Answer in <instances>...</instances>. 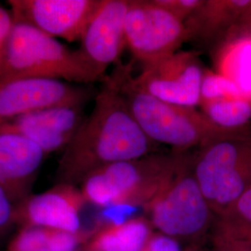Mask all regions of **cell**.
<instances>
[{"label":"cell","mask_w":251,"mask_h":251,"mask_svg":"<svg viewBox=\"0 0 251 251\" xmlns=\"http://www.w3.org/2000/svg\"><path fill=\"white\" fill-rule=\"evenodd\" d=\"M152 235L150 223L131 218L122 224L106 223L93 230L84 249L92 251H143Z\"/></svg>","instance_id":"e0dca14e"},{"label":"cell","mask_w":251,"mask_h":251,"mask_svg":"<svg viewBox=\"0 0 251 251\" xmlns=\"http://www.w3.org/2000/svg\"><path fill=\"white\" fill-rule=\"evenodd\" d=\"M92 85L18 77L0 81V126L36 111L56 106H85L95 97Z\"/></svg>","instance_id":"ba28073f"},{"label":"cell","mask_w":251,"mask_h":251,"mask_svg":"<svg viewBox=\"0 0 251 251\" xmlns=\"http://www.w3.org/2000/svg\"><path fill=\"white\" fill-rule=\"evenodd\" d=\"M213 228L251 240V188L216 218Z\"/></svg>","instance_id":"ffe728a7"},{"label":"cell","mask_w":251,"mask_h":251,"mask_svg":"<svg viewBox=\"0 0 251 251\" xmlns=\"http://www.w3.org/2000/svg\"><path fill=\"white\" fill-rule=\"evenodd\" d=\"M215 125L234 132H251V101L243 97H227L199 105Z\"/></svg>","instance_id":"d6986e66"},{"label":"cell","mask_w":251,"mask_h":251,"mask_svg":"<svg viewBox=\"0 0 251 251\" xmlns=\"http://www.w3.org/2000/svg\"><path fill=\"white\" fill-rule=\"evenodd\" d=\"M47 156L25 137L0 128V186L15 205L33 194Z\"/></svg>","instance_id":"5bb4252c"},{"label":"cell","mask_w":251,"mask_h":251,"mask_svg":"<svg viewBox=\"0 0 251 251\" xmlns=\"http://www.w3.org/2000/svg\"><path fill=\"white\" fill-rule=\"evenodd\" d=\"M143 251H181L179 241L164 233H152Z\"/></svg>","instance_id":"cb8c5ba5"},{"label":"cell","mask_w":251,"mask_h":251,"mask_svg":"<svg viewBox=\"0 0 251 251\" xmlns=\"http://www.w3.org/2000/svg\"><path fill=\"white\" fill-rule=\"evenodd\" d=\"M92 233L93 230L70 233L43 227H20L4 251H77Z\"/></svg>","instance_id":"ac0fdd59"},{"label":"cell","mask_w":251,"mask_h":251,"mask_svg":"<svg viewBox=\"0 0 251 251\" xmlns=\"http://www.w3.org/2000/svg\"><path fill=\"white\" fill-rule=\"evenodd\" d=\"M181 152H152L117 162L92 172L79 185L87 203L112 206H145L151 202L176 171Z\"/></svg>","instance_id":"277c9868"},{"label":"cell","mask_w":251,"mask_h":251,"mask_svg":"<svg viewBox=\"0 0 251 251\" xmlns=\"http://www.w3.org/2000/svg\"><path fill=\"white\" fill-rule=\"evenodd\" d=\"M13 19L9 10L0 5V62L13 28Z\"/></svg>","instance_id":"484cf974"},{"label":"cell","mask_w":251,"mask_h":251,"mask_svg":"<svg viewBox=\"0 0 251 251\" xmlns=\"http://www.w3.org/2000/svg\"><path fill=\"white\" fill-rule=\"evenodd\" d=\"M236 36L251 37V6L250 9L244 13V15L237 22V24L230 30V32L227 34V36H225L224 40L231 37H236Z\"/></svg>","instance_id":"4316f807"},{"label":"cell","mask_w":251,"mask_h":251,"mask_svg":"<svg viewBox=\"0 0 251 251\" xmlns=\"http://www.w3.org/2000/svg\"><path fill=\"white\" fill-rule=\"evenodd\" d=\"M214 70L231 81L241 97L251 101V37L227 38L213 53Z\"/></svg>","instance_id":"2e32d148"},{"label":"cell","mask_w":251,"mask_h":251,"mask_svg":"<svg viewBox=\"0 0 251 251\" xmlns=\"http://www.w3.org/2000/svg\"><path fill=\"white\" fill-rule=\"evenodd\" d=\"M84 251H89V250H86V249H84Z\"/></svg>","instance_id":"f546056e"},{"label":"cell","mask_w":251,"mask_h":251,"mask_svg":"<svg viewBox=\"0 0 251 251\" xmlns=\"http://www.w3.org/2000/svg\"><path fill=\"white\" fill-rule=\"evenodd\" d=\"M155 145L132 117L111 73L101 80L90 115L63 151L56 183L79 187L92 172L152 153Z\"/></svg>","instance_id":"6da1fadb"},{"label":"cell","mask_w":251,"mask_h":251,"mask_svg":"<svg viewBox=\"0 0 251 251\" xmlns=\"http://www.w3.org/2000/svg\"><path fill=\"white\" fill-rule=\"evenodd\" d=\"M126 104L144 134L153 143L167 144L176 152L199 150L217 141L251 132L230 131L212 123L196 107L173 104L139 89L130 65L117 63L112 71Z\"/></svg>","instance_id":"7a4b0ae2"},{"label":"cell","mask_w":251,"mask_h":251,"mask_svg":"<svg viewBox=\"0 0 251 251\" xmlns=\"http://www.w3.org/2000/svg\"><path fill=\"white\" fill-rule=\"evenodd\" d=\"M199 251L198 250H197L195 247L194 248H192V249H189L188 251Z\"/></svg>","instance_id":"f1b7e54d"},{"label":"cell","mask_w":251,"mask_h":251,"mask_svg":"<svg viewBox=\"0 0 251 251\" xmlns=\"http://www.w3.org/2000/svg\"><path fill=\"white\" fill-rule=\"evenodd\" d=\"M18 77L50 78L80 85L100 80L79 50H71L25 24L13 25L0 62V81Z\"/></svg>","instance_id":"3957f363"},{"label":"cell","mask_w":251,"mask_h":251,"mask_svg":"<svg viewBox=\"0 0 251 251\" xmlns=\"http://www.w3.org/2000/svg\"><path fill=\"white\" fill-rule=\"evenodd\" d=\"M212 240L226 244L235 251H251V240L225 233L215 228L212 229Z\"/></svg>","instance_id":"d4e9b609"},{"label":"cell","mask_w":251,"mask_h":251,"mask_svg":"<svg viewBox=\"0 0 251 251\" xmlns=\"http://www.w3.org/2000/svg\"><path fill=\"white\" fill-rule=\"evenodd\" d=\"M85 118L84 106H56L15 118L0 128L25 137L49 155L66 148Z\"/></svg>","instance_id":"4fadbf2b"},{"label":"cell","mask_w":251,"mask_h":251,"mask_svg":"<svg viewBox=\"0 0 251 251\" xmlns=\"http://www.w3.org/2000/svg\"><path fill=\"white\" fill-rule=\"evenodd\" d=\"M153 2L185 23L198 11L204 0H153Z\"/></svg>","instance_id":"7402d4cb"},{"label":"cell","mask_w":251,"mask_h":251,"mask_svg":"<svg viewBox=\"0 0 251 251\" xmlns=\"http://www.w3.org/2000/svg\"><path fill=\"white\" fill-rule=\"evenodd\" d=\"M126 48L143 65L179 50L189 41L185 23L153 0H130L126 15Z\"/></svg>","instance_id":"52a82bcc"},{"label":"cell","mask_w":251,"mask_h":251,"mask_svg":"<svg viewBox=\"0 0 251 251\" xmlns=\"http://www.w3.org/2000/svg\"><path fill=\"white\" fill-rule=\"evenodd\" d=\"M227 97H241L236 87L215 70L205 68L201 86L199 105Z\"/></svg>","instance_id":"44dd1931"},{"label":"cell","mask_w":251,"mask_h":251,"mask_svg":"<svg viewBox=\"0 0 251 251\" xmlns=\"http://www.w3.org/2000/svg\"><path fill=\"white\" fill-rule=\"evenodd\" d=\"M193 165L194 155L181 152L172 177L144 206L152 226L178 241L201 240L213 229L217 218L199 187Z\"/></svg>","instance_id":"5b68a950"},{"label":"cell","mask_w":251,"mask_h":251,"mask_svg":"<svg viewBox=\"0 0 251 251\" xmlns=\"http://www.w3.org/2000/svg\"><path fill=\"white\" fill-rule=\"evenodd\" d=\"M87 204L78 186L56 183L39 194H32L15 207L16 227H43L70 233L81 228L80 213Z\"/></svg>","instance_id":"7c38bea8"},{"label":"cell","mask_w":251,"mask_h":251,"mask_svg":"<svg viewBox=\"0 0 251 251\" xmlns=\"http://www.w3.org/2000/svg\"><path fill=\"white\" fill-rule=\"evenodd\" d=\"M130 0H100L86 27L78 49L100 80L108 68L119 63L126 47L125 20Z\"/></svg>","instance_id":"8fae6325"},{"label":"cell","mask_w":251,"mask_h":251,"mask_svg":"<svg viewBox=\"0 0 251 251\" xmlns=\"http://www.w3.org/2000/svg\"><path fill=\"white\" fill-rule=\"evenodd\" d=\"M15 207L16 205L7 192L0 186V239L16 227Z\"/></svg>","instance_id":"603a6c76"},{"label":"cell","mask_w":251,"mask_h":251,"mask_svg":"<svg viewBox=\"0 0 251 251\" xmlns=\"http://www.w3.org/2000/svg\"><path fill=\"white\" fill-rule=\"evenodd\" d=\"M212 242L214 246L213 251H235L231 247H229L228 245L224 244V243L215 241V240H212Z\"/></svg>","instance_id":"83f0119b"},{"label":"cell","mask_w":251,"mask_h":251,"mask_svg":"<svg viewBox=\"0 0 251 251\" xmlns=\"http://www.w3.org/2000/svg\"><path fill=\"white\" fill-rule=\"evenodd\" d=\"M251 6V0H204L185 22L189 41L220 44Z\"/></svg>","instance_id":"9a60e30c"},{"label":"cell","mask_w":251,"mask_h":251,"mask_svg":"<svg viewBox=\"0 0 251 251\" xmlns=\"http://www.w3.org/2000/svg\"><path fill=\"white\" fill-rule=\"evenodd\" d=\"M194 174L216 217L251 188V133L223 139L194 155Z\"/></svg>","instance_id":"8992f818"},{"label":"cell","mask_w":251,"mask_h":251,"mask_svg":"<svg viewBox=\"0 0 251 251\" xmlns=\"http://www.w3.org/2000/svg\"><path fill=\"white\" fill-rule=\"evenodd\" d=\"M205 68L195 51L178 50L143 65L135 85L157 99L188 107L199 105Z\"/></svg>","instance_id":"9c48e42d"},{"label":"cell","mask_w":251,"mask_h":251,"mask_svg":"<svg viewBox=\"0 0 251 251\" xmlns=\"http://www.w3.org/2000/svg\"><path fill=\"white\" fill-rule=\"evenodd\" d=\"M14 24L68 42L80 40L100 0H8Z\"/></svg>","instance_id":"30bf717a"}]
</instances>
